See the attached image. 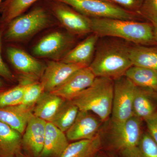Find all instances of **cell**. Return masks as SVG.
Returning <instances> with one entry per match:
<instances>
[{
    "instance_id": "8992f818",
    "label": "cell",
    "mask_w": 157,
    "mask_h": 157,
    "mask_svg": "<svg viewBox=\"0 0 157 157\" xmlns=\"http://www.w3.org/2000/svg\"><path fill=\"white\" fill-rule=\"evenodd\" d=\"M71 6L90 18H109L136 20L133 12L104 0H56Z\"/></svg>"
},
{
    "instance_id": "d6986e66",
    "label": "cell",
    "mask_w": 157,
    "mask_h": 157,
    "mask_svg": "<svg viewBox=\"0 0 157 157\" xmlns=\"http://www.w3.org/2000/svg\"><path fill=\"white\" fill-rule=\"evenodd\" d=\"M22 135L0 121V157H14L21 152Z\"/></svg>"
},
{
    "instance_id": "603a6c76",
    "label": "cell",
    "mask_w": 157,
    "mask_h": 157,
    "mask_svg": "<svg viewBox=\"0 0 157 157\" xmlns=\"http://www.w3.org/2000/svg\"><path fill=\"white\" fill-rule=\"evenodd\" d=\"M125 76L138 87L151 90L157 94V71L140 67L132 66Z\"/></svg>"
},
{
    "instance_id": "484cf974",
    "label": "cell",
    "mask_w": 157,
    "mask_h": 157,
    "mask_svg": "<svg viewBox=\"0 0 157 157\" xmlns=\"http://www.w3.org/2000/svg\"><path fill=\"white\" fill-rule=\"evenodd\" d=\"M34 79L25 77L19 84L0 93V107L14 106L21 104L26 88L30 81Z\"/></svg>"
},
{
    "instance_id": "ac0fdd59",
    "label": "cell",
    "mask_w": 157,
    "mask_h": 157,
    "mask_svg": "<svg viewBox=\"0 0 157 157\" xmlns=\"http://www.w3.org/2000/svg\"><path fill=\"white\" fill-rule=\"evenodd\" d=\"M33 109L21 104L0 107V121L23 134L29 120L33 114Z\"/></svg>"
},
{
    "instance_id": "52a82bcc",
    "label": "cell",
    "mask_w": 157,
    "mask_h": 157,
    "mask_svg": "<svg viewBox=\"0 0 157 157\" xmlns=\"http://www.w3.org/2000/svg\"><path fill=\"white\" fill-rule=\"evenodd\" d=\"M136 86L125 76L114 80L112 123H124L133 114V103Z\"/></svg>"
},
{
    "instance_id": "9c48e42d",
    "label": "cell",
    "mask_w": 157,
    "mask_h": 157,
    "mask_svg": "<svg viewBox=\"0 0 157 157\" xmlns=\"http://www.w3.org/2000/svg\"><path fill=\"white\" fill-rule=\"evenodd\" d=\"M54 6L53 11L62 25L72 33L82 35L92 33L90 18L60 2Z\"/></svg>"
},
{
    "instance_id": "5bb4252c",
    "label": "cell",
    "mask_w": 157,
    "mask_h": 157,
    "mask_svg": "<svg viewBox=\"0 0 157 157\" xmlns=\"http://www.w3.org/2000/svg\"><path fill=\"white\" fill-rule=\"evenodd\" d=\"M67 36L56 32L43 37L33 49V53L40 57L54 58L63 53L70 43Z\"/></svg>"
},
{
    "instance_id": "1f68e13d",
    "label": "cell",
    "mask_w": 157,
    "mask_h": 157,
    "mask_svg": "<svg viewBox=\"0 0 157 157\" xmlns=\"http://www.w3.org/2000/svg\"><path fill=\"white\" fill-rule=\"evenodd\" d=\"M144 121L146 124L147 132L157 144V113Z\"/></svg>"
},
{
    "instance_id": "277c9868",
    "label": "cell",
    "mask_w": 157,
    "mask_h": 157,
    "mask_svg": "<svg viewBox=\"0 0 157 157\" xmlns=\"http://www.w3.org/2000/svg\"><path fill=\"white\" fill-rule=\"evenodd\" d=\"M142 120L133 116L123 124L112 123L110 140L123 157H143L139 144L143 133Z\"/></svg>"
},
{
    "instance_id": "d4e9b609",
    "label": "cell",
    "mask_w": 157,
    "mask_h": 157,
    "mask_svg": "<svg viewBox=\"0 0 157 157\" xmlns=\"http://www.w3.org/2000/svg\"><path fill=\"white\" fill-rule=\"evenodd\" d=\"M38 0H5L0 6L2 22L8 24Z\"/></svg>"
},
{
    "instance_id": "7402d4cb",
    "label": "cell",
    "mask_w": 157,
    "mask_h": 157,
    "mask_svg": "<svg viewBox=\"0 0 157 157\" xmlns=\"http://www.w3.org/2000/svg\"><path fill=\"white\" fill-rule=\"evenodd\" d=\"M130 57L133 66L157 71V46H131Z\"/></svg>"
},
{
    "instance_id": "836d02e7",
    "label": "cell",
    "mask_w": 157,
    "mask_h": 157,
    "mask_svg": "<svg viewBox=\"0 0 157 157\" xmlns=\"http://www.w3.org/2000/svg\"><path fill=\"white\" fill-rule=\"evenodd\" d=\"M153 25L154 27L155 38L156 41L157 43V22L155 23L154 24H153Z\"/></svg>"
},
{
    "instance_id": "30bf717a",
    "label": "cell",
    "mask_w": 157,
    "mask_h": 157,
    "mask_svg": "<svg viewBox=\"0 0 157 157\" xmlns=\"http://www.w3.org/2000/svg\"><path fill=\"white\" fill-rule=\"evenodd\" d=\"M86 66L51 61L47 63L41 76V83L44 92H51L62 84L75 71Z\"/></svg>"
},
{
    "instance_id": "f546056e",
    "label": "cell",
    "mask_w": 157,
    "mask_h": 157,
    "mask_svg": "<svg viewBox=\"0 0 157 157\" xmlns=\"http://www.w3.org/2000/svg\"><path fill=\"white\" fill-rule=\"evenodd\" d=\"M121 8L132 12L138 13L144 0H109Z\"/></svg>"
},
{
    "instance_id": "8d00e7d4",
    "label": "cell",
    "mask_w": 157,
    "mask_h": 157,
    "mask_svg": "<svg viewBox=\"0 0 157 157\" xmlns=\"http://www.w3.org/2000/svg\"><path fill=\"white\" fill-rule=\"evenodd\" d=\"M97 157H107L106 156H103V155H98Z\"/></svg>"
},
{
    "instance_id": "3957f363",
    "label": "cell",
    "mask_w": 157,
    "mask_h": 157,
    "mask_svg": "<svg viewBox=\"0 0 157 157\" xmlns=\"http://www.w3.org/2000/svg\"><path fill=\"white\" fill-rule=\"evenodd\" d=\"M113 89L112 79L97 77L91 85L71 101L79 110L92 112L101 121H105L112 113Z\"/></svg>"
},
{
    "instance_id": "74e56055",
    "label": "cell",
    "mask_w": 157,
    "mask_h": 157,
    "mask_svg": "<svg viewBox=\"0 0 157 157\" xmlns=\"http://www.w3.org/2000/svg\"><path fill=\"white\" fill-rule=\"evenodd\" d=\"M104 1H109V0H104Z\"/></svg>"
},
{
    "instance_id": "d590c367",
    "label": "cell",
    "mask_w": 157,
    "mask_h": 157,
    "mask_svg": "<svg viewBox=\"0 0 157 157\" xmlns=\"http://www.w3.org/2000/svg\"><path fill=\"white\" fill-rule=\"evenodd\" d=\"M5 0H0V6H1V5H2V3L3 2L5 1Z\"/></svg>"
},
{
    "instance_id": "ba28073f",
    "label": "cell",
    "mask_w": 157,
    "mask_h": 157,
    "mask_svg": "<svg viewBox=\"0 0 157 157\" xmlns=\"http://www.w3.org/2000/svg\"><path fill=\"white\" fill-rule=\"evenodd\" d=\"M96 77L89 67L81 68L75 71L50 93L65 100H72L91 85Z\"/></svg>"
},
{
    "instance_id": "4fadbf2b",
    "label": "cell",
    "mask_w": 157,
    "mask_h": 157,
    "mask_svg": "<svg viewBox=\"0 0 157 157\" xmlns=\"http://www.w3.org/2000/svg\"><path fill=\"white\" fill-rule=\"evenodd\" d=\"M98 118L88 111L79 110L75 121L66 132L68 140L91 139L97 135L100 126Z\"/></svg>"
},
{
    "instance_id": "4dcf8cb0",
    "label": "cell",
    "mask_w": 157,
    "mask_h": 157,
    "mask_svg": "<svg viewBox=\"0 0 157 157\" xmlns=\"http://www.w3.org/2000/svg\"><path fill=\"white\" fill-rule=\"evenodd\" d=\"M2 31L0 28V76L9 80L13 81L14 79V76L12 72L7 67V65L3 61L1 54L2 43Z\"/></svg>"
},
{
    "instance_id": "44dd1931",
    "label": "cell",
    "mask_w": 157,
    "mask_h": 157,
    "mask_svg": "<svg viewBox=\"0 0 157 157\" xmlns=\"http://www.w3.org/2000/svg\"><path fill=\"white\" fill-rule=\"evenodd\" d=\"M101 137L98 134L90 139L77 140L69 144L59 157H93L101 149Z\"/></svg>"
},
{
    "instance_id": "9a60e30c",
    "label": "cell",
    "mask_w": 157,
    "mask_h": 157,
    "mask_svg": "<svg viewBox=\"0 0 157 157\" xmlns=\"http://www.w3.org/2000/svg\"><path fill=\"white\" fill-rule=\"evenodd\" d=\"M157 113V93L136 86L133 103L134 116L145 121Z\"/></svg>"
},
{
    "instance_id": "4316f807",
    "label": "cell",
    "mask_w": 157,
    "mask_h": 157,
    "mask_svg": "<svg viewBox=\"0 0 157 157\" xmlns=\"http://www.w3.org/2000/svg\"><path fill=\"white\" fill-rule=\"evenodd\" d=\"M33 80L30 81L27 86L22 102L21 104L32 109H33V108L35 104L44 92V89L41 82L39 83L36 82H34Z\"/></svg>"
},
{
    "instance_id": "e575fe53",
    "label": "cell",
    "mask_w": 157,
    "mask_h": 157,
    "mask_svg": "<svg viewBox=\"0 0 157 157\" xmlns=\"http://www.w3.org/2000/svg\"><path fill=\"white\" fill-rule=\"evenodd\" d=\"M14 157H28L27 156L25 155L24 154H23L21 152L19 153H18V154L16 155V156H15Z\"/></svg>"
},
{
    "instance_id": "5b68a950",
    "label": "cell",
    "mask_w": 157,
    "mask_h": 157,
    "mask_svg": "<svg viewBox=\"0 0 157 157\" xmlns=\"http://www.w3.org/2000/svg\"><path fill=\"white\" fill-rule=\"evenodd\" d=\"M50 23L45 10L41 8H36L10 21L4 35V39L8 42L22 41L46 28Z\"/></svg>"
},
{
    "instance_id": "83f0119b",
    "label": "cell",
    "mask_w": 157,
    "mask_h": 157,
    "mask_svg": "<svg viewBox=\"0 0 157 157\" xmlns=\"http://www.w3.org/2000/svg\"><path fill=\"white\" fill-rule=\"evenodd\" d=\"M143 157H157V144L148 132H143L139 144Z\"/></svg>"
},
{
    "instance_id": "f1b7e54d",
    "label": "cell",
    "mask_w": 157,
    "mask_h": 157,
    "mask_svg": "<svg viewBox=\"0 0 157 157\" xmlns=\"http://www.w3.org/2000/svg\"><path fill=\"white\" fill-rule=\"evenodd\" d=\"M138 14L152 24L157 22V0H144Z\"/></svg>"
},
{
    "instance_id": "6da1fadb",
    "label": "cell",
    "mask_w": 157,
    "mask_h": 157,
    "mask_svg": "<svg viewBox=\"0 0 157 157\" xmlns=\"http://www.w3.org/2000/svg\"><path fill=\"white\" fill-rule=\"evenodd\" d=\"M92 33L100 37L120 38L135 45H157L154 27L150 22L109 18H90Z\"/></svg>"
},
{
    "instance_id": "cb8c5ba5",
    "label": "cell",
    "mask_w": 157,
    "mask_h": 157,
    "mask_svg": "<svg viewBox=\"0 0 157 157\" xmlns=\"http://www.w3.org/2000/svg\"><path fill=\"white\" fill-rule=\"evenodd\" d=\"M79 111L78 107L71 100H66L51 123L65 132L75 121Z\"/></svg>"
},
{
    "instance_id": "e0dca14e",
    "label": "cell",
    "mask_w": 157,
    "mask_h": 157,
    "mask_svg": "<svg viewBox=\"0 0 157 157\" xmlns=\"http://www.w3.org/2000/svg\"><path fill=\"white\" fill-rule=\"evenodd\" d=\"M99 36L93 33L76 47L68 52L61 62L89 67L93 60Z\"/></svg>"
},
{
    "instance_id": "2e32d148",
    "label": "cell",
    "mask_w": 157,
    "mask_h": 157,
    "mask_svg": "<svg viewBox=\"0 0 157 157\" xmlns=\"http://www.w3.org/2000/svg\"><path fill=\"white\" fill-rule=\"evenodd\" d=\"M65 132L47 122L43 149L40 157H59L69 145Z\"/></svg>"
},
{
    "instance_id": "8fae6325",
    "label": "cell",
    "mask_w": 157,
    "mask_h": 157,
    "mask_svg": "<svg viewBox=\"0 0 157 157\" xmlns=\"http://www.w3.org/2000/svg\"><path fill=\"white\" fill-rule=\"evenodd\" d=\"M47 122L33 115L30 118L22 138V148L33 157H40L45 140Z\"/></svg>"
},
{
    "instance_id": "7a4b0ae2",
    "label": "cell",
    "mask_w": 157,
    "mask_h": 157,
    "mask_svg": "<svg viewBox=\"0 0 157 157\" xmlns=\"http://www.w3.org/2000/svg\"><path fill=\"white\" fill-rule=\"evenodd\" d=\"M97 45L95 54L89 66L96 77L115 80L125 76L133 66L130 57L131 46L125 42L106 40Z\"/></svg>"
},
{
    "instance_id": "ffe728a7",
    "label": "cell",
    "mask_w": 157,
    "mask_h": 157,
    "mask_svg": "<svg viewBox=\"0 0 157 157\" xmlns=\"http://www.w3.org/2000/svg\"><path fill=\"white\" fill-rule=\"evenodd\" d=\"M66 100L50 92H44L33 109L35 116L51 122Z\"/></svg>"
},
{
    "instance_id": "d6a6232c",
    "label": "cell",
    "mask_w": 157,
    "mask_h": 157,
    "mask_svg": "<svg viewBox=\"0 0 157 157\" xmlns=\"http://www.w3.org/2000/svg\"><path fill=\"white\" fill-rule=\"evenodd\" d=\"M5 86H6V84L4 83V82L0 78V93L7 90L6 89Z\"/></svg>"
},
{
    "instance_id": "7c38bea8",
    "label": "cell",
    "mask_w": 157,
    "mask_h": 157,
    "mask_svg": "<svg viewBox=\"0 0 157 157\" xmlns=\"http://www.w3.org/2000/svg\"><path fill=\"white\" fill-rule=\"evenodd\" d=\"M6 52L13 67L24 76L34 79L42 76L45 67L41 62L16 47H8Z\"/></svg>"
}]
</instances>
